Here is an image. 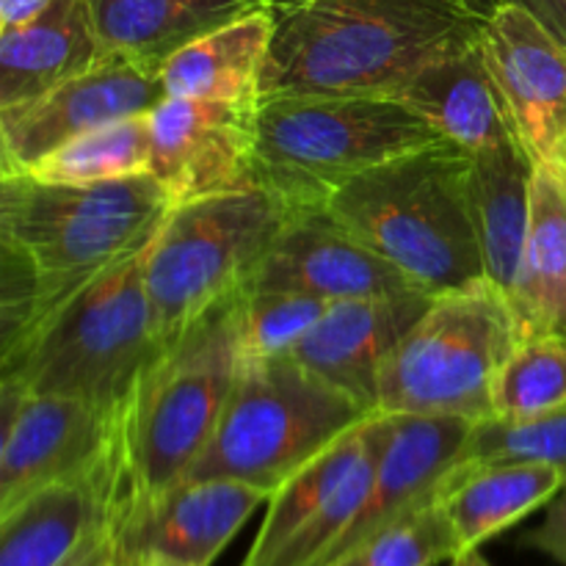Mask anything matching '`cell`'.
<instances>
[{"instance_id": "1", "label": "cell", "mask_w": 566, "mask_h": 566, "mask_svg": "<svg viewBox=\"0 0 566 566\" xmlns=\"http://www.w3.org/2000/svg\"><path fill=\"white\" fill-rule=\"evenodd\" d=\"M169 210V193L153 175L105 182L0 175V354L144 252Z\"/></svg>"}, {"instance_id": "2", "label": "cell", "mask_w": 566, "mask_h": 566, "mask_svg": "<svg viewBox=\"0 0 566 566\" xmlns=\"http://www.w3.org/2000/svg\"><path fill=\"white\" fill-rule=\"evenodd\" d=\"M509 0H280L260 97H387L479 48Z\"/></svg>"}, {"instance_id": "3", "label": "cell", "mask_w": 566, "mask_h": 566, "mask_svg": "<svg viewBox=\"0 0 566 566\" xmlns=\"http://www.w3.org/2000/svg\"><path fill=\"white\" fill-rule=\"evenodd\" d=\"M243 291L160 346L116 409L111 448L119 484L116 514L147 506L175 490L213 437L241 368L238 318Z\"/></svg>"}, {"instance_id": "4", "label": "cell", "mask_w": 566, "mask_h": 566, "mask_svg": "<svg viewBox=\"0 0 566 566\" xmlns=\"http://www.w3.org/2000/svg\"><path fill=\"white\" fill-rule=\"evenodd\" d=\"M324 208L431 296L486 280L470 199V153L453 142L354 177Z\"/></svg>"}, {"instance_id": "5", "label": "cell", "mask_w": 566, "mask_h": 566, "mask_svg": "<svg viewBox=\"0 0 566 566\" xmlns=\"http://www.w3.org/2000/svg\"><path fill=\"white\" fill-rule=\"evenodd\" d=\"M147 249L83 287L20 346L0 354V379L116 412L160 352Z\"/></svg>"}, {"instance_id": "6", "label": "cell", "mask_w": 566, "mask_h": 566, "mask_svg": "<svg viewBox=\"0 0 566 566\" xmlns=\"http://www.w3.org/2000/svg\"><path fill=\"white\" fill-rule=\"evenodd\" d=\"M374 415L293 357L241 365L213 437L186 481L232 479L276 492Z\"/></svg>"}, {"instance_id": "7", "label": "cell", "mask_w": 566, "mask_h": 566, "mask_svg": "<svg viewBox=\"0 0 566 566\" xmlns=\"http://www.w3.org/2000/svg\"><path fill=\"white\" fill-rule=\"evenodd\" d=\"M442 142L392 97H260L254 169L260 188L313 208L354 177Z\"/></svg>"}, {"instance_id": "8", "label": "cell", "mask_w": 566, "mask_h": 566, "mask_svg": "<svg viewBox=\"0 0 566 566\" xmlns=\"http://www.w3.org/2000/svg\"><path fill=\"white\" fill-rule=\"evenodd\" d=\"M523 337L512 298L495 282L440 293L387 357L376 412L470 423L495 418L492 387Z\"/></svg>"}, {"instance_id": "9", "label": "cell", "mask_w": 566, "mask_h": 566, "mask_svg": "<svg viewBox=\"0 0 566 566\" xmlns=\"http://www.w3.org/2000/svg\"><path fill=\"white\" fill-rule=\"evenodd\" d=\"M265 188L175 205L147 249V293L160 346L243 291L291 216Z\"/></svg>"}, {"instance_id": "10", "label": "cell", "mask_w": 566, "mask_h": 566, "mask_svg": "<svg viewBox=\"0 0 566 566\" xmlns=\"http://www.w3.org/2000/svg\"><path fill=\"white\" fill-rule=\"evenodd\" d=\"M0 512L55 481L97 468L114 446L116 412L0 379Z\"/></svg>"}, {"instance_id": "11", "label": "cell", "mask_w": 566, "mask_h": 566, "mask_svg": "<svg viewBox=\"0 0 566 566\" xmlns=\"http://www.w3.org/2000/svg\"><path fill=\"white\" fill-rule=\"evenodd\" d=\"M164 99L160 70L108 50L83 75L42 97L0 108V175H20L70 138L108 122L149 114Z\"/></svg>"}, {"instance_id": "12", "label": "cell", "mask_w": 566, "mask_h": 566, "mask_svg": "<svg viewBox=\"0 0 566 566\" xmlns=\"http://www.w3.org/2000/svg\"><path fill=\"white\" fill-rule=\"evenodd\" d=\"M258 108L260 99L221 103L166 97L149 111V175L169 193L171 208L202 197L260 188L254 169Z\"/></svg>"}, {"instance_id": "13", "label": "cell", "mask_w": 566, "mask_h": 566, "mask_svg": "<svg viewBox=\"0 0 566 566\" xmlns=\"http://www.w3.org/2000/svg\"><path fill=\"white\" fill-rule=\"evenodd\" d=\"M509 119L534 166H566V48L509 0L481 39Z\"/></svg>"}, {"instance_id": "14", "label": "cell", "mask_w": 566, "mask_h": 566, "mask_svg": "<svg viewBox=\"0 0 566 566\" xmlns=\"http://www.w3.org/2000/svg\"><path fill=\"white\" fill-rule=\"evenodd\" d=\"M247 291L307 293L324 302L426 293L403 271L365 247L324 205L293 208Z\"/></svg>"}, {"instance_id": "15", "label": "cell", "mask_w": 566, "mask_h": 566, "mask_svg": "<svg viewBox=\"0 0 566 566\" xmlns=\"http://www.w3.org/2000/svg\"><path fill=\"white\" fill-rule=\"evenodd\" d=\"M271 495L232 479L180 481L158 501L116 514L119 562L158 556L182 566H210Z\"/></svg>"}, {"instance_id": "16", "label": "cell", "mask_w": 566, "mask_h": 566, "mask_svg": "<svg viewBox=\"0 0 566 566\" xmlns=\"http://www.w3.org/2000/svg\"><path fill=\"white\" fill-rule=\"evenodd\" d=\"M431 293H390L332 302L293 359L376 412V381L392 348L418 324Z\"/></svg>"}, {"instance_id": "17", "label": "cell", "mask_w": 566, "mask_h": 566, "mask_svg": "<svg viewBox=\"0 0 566 566\" xmlns=\"http://www.w3.org/2000/svg\"><path fill=\"white\" fill-rule=\"evenodd\" d=\"M114 448V446H111ZM114 453L0 512V566H55L99 520L116 514Z\"/></svg>"}, {"instance_id": "18", "label": "cell", "mask_w": 566, "mask_h": 566, "mask_svg": "<svg viewBox=\"0 0 566 566\" xmlns=\"http://www.w3.org/2000/svg\"><path fill=\"white\" fill-rule=\"evenodd\" d=\"M105 53L88 0H53L25 22L0 28V108L42 97Z\"/></svg>"}, {"instance_id": "19", "label": "cell", "mask_w": 566, "mask_h": 566, "mask_svg": "<svg viewBox=\"0 0 566 566\" xmlns=\"http://www.w3.org/2000/svg\"><path fill=\"white\" fill-rule=\"evenodd\" d=\"M387 97L412 108L440 136L468 153L517 138L481 44L426 66Z\"/></svg>"}, {"instance_id": "20", "label": "cell", "mask_w": 566, "mask_h": 566, "mask_svg": "<svg viewBox=\"0 0 566 566\" xmlns=\"http://www.w3.org/2000/svg\"><path fill=\"white\" fill-rule=\"evenodd\" d=\"M280 0H88L99 39L111 53L160 70L177 50L247 20L274 14Z\"/></svg>"}, {"instance_id": "21", "label": "cell", "mask_w": 566, "mask_h": 566, "mask_svg": "<svg viewBox=\"0 0 566 566\" xmlns=\"http://www.w3.org/2000/svg\"><path fill=\"white\" fill-rule=\"evenodd\" d=\"M509 298L525 337H566V166H534L528 232Z\"/></svg>"}, {"instance_id": "22", "label": "cell", "mask_w": 566, "mask_h": 566, "mask_svg": "<svg viewBox=\"0 0 566 566\" xmlns=\"http://www.w3.org/2000/svg\"><path fill=\"white\" fill-rule=\"evenodd\" d=\"M564 481V470L551 464H457L437 486V501L457 531L459 547L473 551L545 509Z\"/></svg>"}, {"instance_id": "23", "label": "cell", "mask_w": 566, "mask_h": 566, "mask_svg": "<svg viewBox=\"0 0 566 566\" xmlns=\"http://www.w3.org/2000/svg\"><path fill=\"white\" fill-rule=\"evenodd\" d=\"M534 160L520 138L470 153V199L486 280L512 293L531 219Z\"/></svg>"}, {"instance_id": "24", "label": "cell", "mask_w": 566, "mask_h": 566, "mask_svg": "<svg viewBox=\"0 0 566 566\" xmlns=\"http://www.w3.org/2000/svg\"><path fill=\"white\" fill-rule=\"evenodd\" d=\"M274 14H254L177 50L164 66L166 97L249 103L260 99Z\"/></svg>"}, {"instance_id": "25", "label": "cell", "mask_w": 566, "mask_h": 566, "mask_svg": "<svg viewBox=\"0 0 566 566\" xmlns=\"http://www.w3.org/2000/svg\"><path fill=\"white\" fill-rule=\"evenodd\" d=\"M381 429H385V415L376 412L359 429H354L352 434H346L335 446L326 448L324 453H318L313 462L304 464L298 473H293L271 495L263 525H260L241 566L269 564L276 556V551L335 497V492L346 484V479L354 473L359 459L368 453V448L374 446Z\"/></svg>"}, {"instance_id": "26", "label": "cell", "mask_w": 566, "mask_h": 566, "mask_svg": "<svg viewBox=\"0 0 566 566\" xmlns=\"http://www.w3.org/2000/svg\"><path fill=\"white\" fill-rule=\"evenodd\" d=\"M149 171L153 125L149 114H138L70 138L20 175H33L48 182H105Z\"/></svg>"}, {"instance_id": "27", "label": "cell", "mask_w": 566, "mask_h": 566, "mask_svg": "<svg viewBox=\"0 0 566 566\" xmlns=\"http://www.w3.org/2000/svg\"><path fill=\"white\" fill-rule=\"evenodd\" d=\"M562 407H566V337H523L492 387V412L503 420H528Z\"/></svg>"}, {"instance_id": "28", "label": "cell", "mask_w": 566, "mask_h": 566, "mask_svg": "<svg viewBox=\"0 0 566 566\" xmlns=\"http://www.w3.org/2000/svg\"><path fill=\"white\" fill-rule=\"evenodd\" d=\"M462 553L437 492L332 566H437Z\"/></svg>"}, {"instance_id": "29", "label": "cell", "mask_w": 566, "mask_h": 566, "mask_svg": "<svg viewBox=\"0 0 566 566\" xmlns=\"http://www.w3.org/2000/svg\"><path fill=\"white\" fill-rule=\"evenodd\" d=\"M329 304L307 293L243 291L241 318H238L241 365L293 357L298 343L318 324Z\"/></svg>"}, {"instance_id": "30", "label": "cell", "mask_w": 566, "mask_h": 566, "mask_svg": "<svg viewBox=\"0 0 566 566\" xmlns=\"http://www.w3.org/2000/svg\"><path fill=\"white\" fill-rule=\"evenodd\" d=\"M551 464L566 473V407L542 418H490L473 426L459 457V468L479 464Z\"/></svg>"}, {"instance_id": "31", "label": "cell", "mask_w": 566, "mask_h": 566, "mask_svg": "<svg viewBox=\"0 0 566 566\" xmlns=\"http://www.w3.org/2000/svg\"><path fill=\"white\" fill-rule=\"evenodd\" d=\"M523 545L534 547L556 564L566 566V481L545 506V520L531 534H525Z\"/></svg>"}, {"instance_id": "32", "label": "cell", "mask_w": 566, "mask_h": 566, "mask_svg": "<svg viewBox=\"0 0 566 566\" xmlns=\"http://www.w3.org/2000/svg\"><path fill=\"white\" fill-rule=\"evenodd\" d=\"M116 558H119L116 514H111V517L99 520L55 566H111Z\"/></svg>"}, {"instance_id": "33", "label": "cell", "mask_w": 566, "mask_h": 566, "mask_svg": "<svg viewBox=\"0 0 566 566\" xmlns=\"http://www.w3.org/2000/svg\"><path fill=\"white\" fill-rule=\"evenodd\" d=\"M528 9L566 48V0H514Z\"/></svg>"}, {"instance_id": "34", "label": "cell", "mask_w": 566, "mask_h": 566, "mask_svg": "<svg viewBox=\"0 0 566 566\" xmlns=\"http://www.w3.org/2000/svg\"><path fill=\"white\" fill-rule=\"evenodd\" d=\"M53 0H0V28L17 25L33 17L36 11L48 9Z\"/></svg>"}, {"instance_id": "35", "label": "cell", "mask_w": 566, "mask_h": 566, "mask_svg": "<svg viewBox=\"0 0 566 566\" xmlns=\"http://www.w3.org/2000/svg\"><path fill=\"white\" fill-rule=\"evenodd\" d=\"M451 566H492V564L486 562L481 547H473V551H462L457 558H451Z\"/></svg>"}, {"instance_id": "36", "label": "cell", "mask_w": 566, "mask_h": 566, "mask_svg": "<svg viewBox=\"0 0 566 566\" xmlns=\"http://www.w3.org/2000/svg\"><path fill=\"white\" fill-rule=\"evenodd\" d=\"M122 564V562H119ZM122 566H182L177 562H169V558H158V556H147V558H138L133 564H122Z\"/></svg>"}, {"instance_id": "37", "label": "cell", "mask_w": 566, "mask_h": 566, "mask_svg": "<svg viewBox=\"0 0 566 566\" xmlns=\"http://www.w3.org/2000/svg\"><path fill=\"white\" fill-rule=\"evenodd\" d=\"M111 566H122V564H119V558H116V562H114V564H111Z\"/></svg>"}]
</instances>
